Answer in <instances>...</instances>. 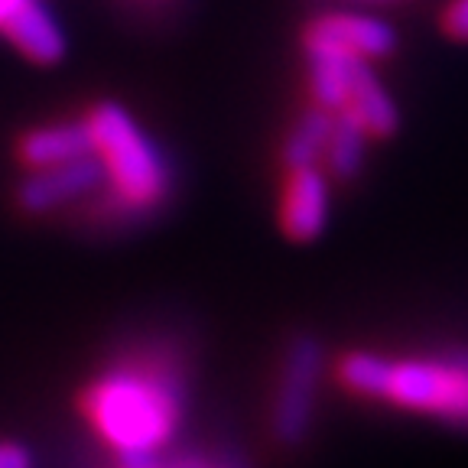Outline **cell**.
<instances>
[{
	"label": "cell",
	"mask_w": 468,
	"mask_h": 468,
	"mask_svg": "<svg viewBox=\"0 0 468 468\" xmlns=\"http://www.w3.org/2000/svg\"><path fill=\"white\" fill-rule=\"evenodd\" d=\"M335 378L351 397L468 430V348L423 355L355 348L338 358Z\"/></svg>",
	"instance_id": "1"
},
{
	"label": "cell",
	"mask_w": 468,
	"mask_h": 468,
	"mask_svg": "<svg viewBox=\"0 0 468 468\" xmlns=\"http://www.w3.org/2000/svg\"><path fill=\"white\" fill-rule=\"evenodd\" d=\"M85 410L114 452H160L186 413L183 365L163 351L121 361L88 388Z\"/></svg>",
	"instance_id": "2"
},
{
	"label": "cell",
	"mask_w": 468,
	"mask_h": 468,
	"mask_svg": "<svg viewBox=\"0 0 468 468\" xmlns=\"http://www.w3.org/2000/svg\"><path fill=\"white\" fill-rule=\"evenodd\" d=\"M88 124L95 133V154L108 173V192L98 202V218L108 225L150 218L173 196V166L166 154L114 101L95 104Z\"/></svg>",
	"instance_id": "3"
},
{
	"label": "cell",
	"mask_w": 468,
	"mask_h": 468,
	"mask_svg": "<svg viewBox=\"0 0 468 468\" xmlns=\"http://www.w3.org/2000/svg\"><path fill=\"white\" fill-rule=\"evenodd\" d=\"M325 365L319 338L296 335L283 355L277 394L271 407V430L283 446H300L309 436L315 413V394H319V374Z\"/></svg>",
	"instance_id": "4"
},
{
	"label": "cell",
	"mask_w": 468,
	"mask_h": 468,
	"mask_svg": "<svg viewBox=\"0 0 468 468\" xmlns=\"http://www.w3.org/2000/svg\"><path fill=\"white\" fill-rule=\"evenodd\" d=\"M104 183H108V173H104L101 156L85 154L66 163L33 169L16 186V205L27 215H49L56 208H62V205L101 192Z\"/></svg>",
	"instance_id": "5"
},
{
	"label": "cell",
	"mask_w": 468,
	"mask_h": 468,
	"mask_svg": "<svg viewBox=\"0 0 468 468\" xmlns=\"http://www.w3.org/2000/svg\"><path fill=\"white\" fill-rule=\"evenodd\" d=\"M332 212L329 173L322 166L286 169L283 196H280V228L292 241H313L325 231Z\"/></svg>",
	"instance_id": "6"
},
{
	"label": "cell",
	"mask_w": 468,
	"mask_h": 468,
	"mask_svg": "<svg viewBox=\"0 0 468 468\" xmlns=\"http://www.w3.org/2000/svg\"><path fill=\"white\" fill-rule=\"evenodd\" d=\"M394 29L388 23L361 14H325L306 27L303 46L306 49H335L345 56L358 58H380L394 52Z\"/></svg>",
	"instance_id": "7"
},
{
	"label": "cell",
	"mask_w": 468,
	"mask_h": 468,
	"mask_svg": "<svg viewBox=\"0 0 468 468\" xmlns=\"http://www.w3.org/2000/svg\"><path fill=\"white\" fill-rule=\"evenodd\" d=\"M4 33L27 58L39 66H52L66 56V33L56 16L46 10L43 0H23L20 7L4 20Z\"/></svg>",
	"instance_id": "8"
},
{
	"label": "cell",
	"mask_w": 468,
	"mask_h": 468,
	"mask_svg": "<svg viewBox=\"0 0 468 468\" xmlns=\"http://www.w3.org/2000/svg\"><path fill=\"white\" fill-rule=\"evenodd\" d=\"M85 154H95V133H91L88 117L37 127V131H29L27 137L20 140V160L27 163L29 169L66 163Z\"/></svg>",
	"instance_id": "9"
},
{
	"label": "cell",
	"mask_w": 468,
	"mask_h": 468,
	"mask_svg": "<svg viewBox=\"0 0 468 468\" xmlns=\"http://www.w3.org/2000/svg\"><path fill=\"white\" fill-rule=\"evenodd\" d=\"M332 124H335V114L319 104L306 111V114L292 124L290 137L283 144V166H322V156H325V146L332 137Z\"/></svg>",
	"instance_id": "10"
},
{
	"label": "cell",
	"mask_w": 468,
	"mask_h": 468,
	"mask_svg": "<svg viewBox=\"0 0 468 468\" xmlns=\"http://www.w3.org/2000/svg\"><path fill=\"white\" fill-rule=\"evenodd\" d=\"M442 29L446 37L459 39V43H468V0H452L442 14Z\"/></svg>",
	"instance_id": "11"
},
{
	"label": "cell",
	"mask_w": 468,
	"mask_h": 468,
	"mask_svg": "<svg viewBox=\"0 0 468 468\" xmlns=\"http://www.w3.org/2000/svg\"><path fill=\"white\" fill-rule=\"evenodd\" d=\"M0 468H33V455L20 442H0Z\"/></svg>",
	"instance_id": "12"
},
{
	"label": "cell",
	"mask_w": 468,
	"mask_h": 468,
	"mask_svg": "<svg viewBox=\"0 0 468 468\" xmlns=\"http://www.w3.org/2000/svg\"><path fill=\"white\" fill-rule=\"evenodd\" d=\"M163 468H241L238 462L231 459V455H221V459L208 462L202 459V455H186V459H176V462H163Z\"/></svg>",
	"instance_id": "13"
},
{
	"label": "cell",
	"mask_w": 468,
	"mask_h": 468,
	"mask_svg": "<svg viewBox=\"0 0 468 468\" xmlns=\"http://www.w3.org/2000/svg\"><path fill=\"white\" fill-rule=\"evenodd\" d=\"M20 4H23V0H0V27H4V20H7V16L14 14Z\"/></svg>",
	"instance_id": "14"
}]
</instances>
